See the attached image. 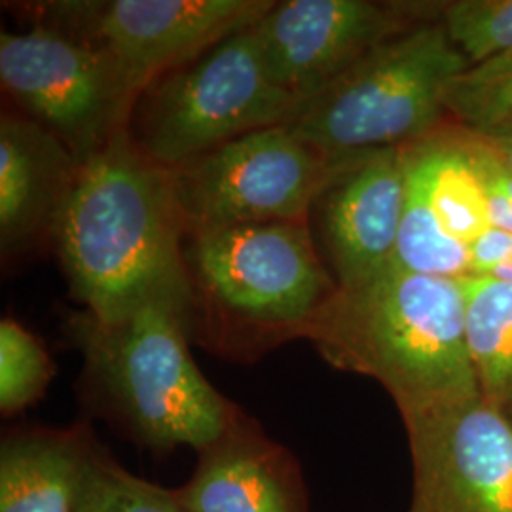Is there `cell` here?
Instances as JSON below:
<instances>
[{"instance_id": "obj_1", "label": "cell", "mask_w": 512, "mask_h": 512, "mask_svg": "<svg viewBox=\"0 0 512 512\" xmlns=\"http://www.w3.org/2000/svg\"><path fill=\"white\" fill-rule=\"evenodd\" d=\"M184 236L171 169L128 128L80 165L52 243L74 298L118 321L156 294L188 289Z\"/></svg>"}, {"instance_id": "obj_2", "label": "cell", "mask_w": 512, "mask_h": 512, "mask_svg": "<svg viewBox=\"0 0 512 512\" xmlns=\"http://www.w3.org/2000/svg\"><path fill=\"white\" fill-rule=\"evenodd\" d=\"M340 370L382 384L399 412L480 393L459 279L391 266L336 289L304 334Z\"/></svg>"}, {"instance_id": "obj_3", "label": "cell", "mask_w": 512, "mask_h": 512, "mask_svg": "<svg viewBox=\"0 0 512 512\" xmlns=\"http://www.w3.org/2000/svg\"><path fill=\"white\" fill-rule=\"evenodd\" d=\"M190 332L230 361L304 340L338 285L308 222H270L184 238Z\"/></svg>"}, {"instance_id": "obj_4", "label": "cell", "mask_w": 512, "mask_h": 512, "mask_svg": "<svg viewBox=\"0 0 512 512\" xmlns=\"http://www.w3.org/2000/svg\"><path fill=\"white\" fill-rule=\"evenodd\" d=\"M88 382L131 437L158 452H202L239 414L190 355V289L156 294L118 321L69 323Z\"/></svg>"}, {"instance_id": "obj_5", "label": "cell", "mask_w": 512, "mask_h": 512, "mask_svg": "<svg viewBox=\"0 0 512 512\" xmlns=\"http://www.w3.org/2000/svg\"><path fill=\"white\" fill-rule=\"evenodd\" d=\"M469 67L439 21H427L365 55L287 126L334 156L406 147L450 122V93Z\"/></svg>"}, {"instance_id": "obj_6", "label": "cell", "mask_w": 512, "mask_h": 512, "mask_svg": "<svg viewBox=\"0 0 512 512\" xmlns=\"http://www.w3.org/2000/svg\"><path fill=\"white\" fill-rule=\"evenodd\" d=\"M302 107L266 73L253 25L158 78L139 97L129 133L154 162L177 167L243 135L287 126Z\"/></svg>"}, {"instance_id": "obj_7", "label": "cell", "mask_w": 512, "mask_h": 512, "mask_svg": "<svg viewBox=\"0 0 512 512\" xmlns=\"http://www.w3.org/2000/svg\"><path fill=\"white\" fill-rule=\"evenodd\" d=\"M342 156L313 147L289 126H275L169 167L184 232L192 236L234 226L308 222Z\"/></svg>"}, {"instance_id": "obj_8", "label": "cell", "mask_w": 512, "mask_h": 512, "mask_svg": "<svg viewBox=\"0 0 512 512\" xmlns=\"http://www.w3.org/2000/svg\"><path fill=\"white\" fill-rule=\"evenodd\" d=\"M0 82L16 110L52 131L80 164L129 128L137 99L93 38L37 23L0 35Z\"/></svg>"}, {"instance_id": "obj_9", "label": "cell", "mask_w": 512, "mask_h": 512, "mask_svg": "<svg viewBox=\"0 0 512 512\" xmlns=\"http://www.w3.org/2000/svg\"><path fill=\"white\" fill-rule=\"evenodd\" d=\"M414 467L408 512H512V420L480 393L401 412Z\"/></svg>"}, {"instance_id": "obj_10", "label": "cell", "mask_w": 512, "mask_h": 512, "mask_svg": "<svg viewBox=\"0 0 512 512\" xmlns=\"http://www.w3.org/2000/svg\"><path fill=\"white\" fill-rule=\"evenodd\" d=\"M437 4L283 0L255 25L266 73L306 105L389 38L437 19Z\"/></svg>"}, {"instance_id": "obj_11", "label": "cell", "mask_w": 512, "mask_h": 512, "mask_svg": "<svg viewBox=\"0 0 512 512\" xmlns=\"http://www.w3.org/2000/svg\"><path fill=\"white\" fill-rule=\"evenodd\" d=\"M404 158L406 200L395 266L452 279L471 275L469 247L492 220L461 128L444 124L406 145Z\"/></svg>"}, {"instance_id": "obj_12", "label": "cell", "mask_w": 512, "mask_h": 512, "mask_svg": "<svg viewBox=\"0 0 512 512\" xmlns=\"http://www.w3.org/2000/svg\"><path fill=\"white\" fill-rule=\"evenodd\" d=\"M406 200L404 147L344 154L308 224L338 289L395 266Z\"/></svg>"}, {"instance_id": "obj_13", "label": "cell", "mask_w": 512, "mask_h": 512, "mask_svg": "<svg viewBox=\"0 0 512 512\" xmlns=\"http://www.w3.org/2000/svg\"><path fill=\"white\" fill-rule=\"evenodd\" d=\"M272 6V0L97 2L90 38L114 59L139 101L158 78L253 27Z\"/></svg>"}, {"instance_id": "obj_14", "label": "cell", "mask_w": 512, "mask_h": 512, "mask_svg": "<svg viewBox=\"0 0 512 512\" xmlns=\"http://www.w3.org/2000/svg\"><path fill=\"white\" fill-rule=\"evenodd\" d=\"M198 454L196 471L175 490L184 511L310 512L298 461L243 410Z\"/></svg>"}, {"instance_id": "obj_15", "label": "cell", "mask_w": 512, "mask_h": 512, "mask_svg": "<svg viewBox=\"0 0 512 512\" xmlns=\"http://www.w3.org/2000/svg\"><path fill=\"white\" fill-rule=\"evenodd\" d=\"M80 162L61 139L18 110L0 118V247L16 255L52 241Z\"/></svg>"}, {"instance_id": "obj_16", "label": "cell", "mask_w": 512, "mask_h": 512, "mask_svg": "<svg viewBox=\"0 0 512 512\" xmlns=\"http://www.w3.org/2000/svg\"><path fill=\"white\" fill-rule=\"evenodd\" d=\"M95 442L84 425L8 435L0 450V512H76Z\"/></svg>"}, {"instance_id": "obj_17", "label": "cell", "mask_w": 512, "mask_h": 512, "mask_svg": "<svg viewBox=\"0 0 512 512\" xmlns=\"http://www.w3.org/2000/svg\"><path fill=\"white\" fill-rule=\"evenodd\" d=\"M465 340L480 395L512 420V281L490 275L459 279Z\"/></svg>"}, {"instance_id": "obj_18", "label": "cell", "mask_w": 512, "mask_h": 512, "mask_svg": "<svg viewBox=\"0 0 512 512\" xmlns=\"http://www.w3.org/2000/svg\"><path fill=\"white\" fill-rule=\"evenodd\" d=\"M76 512H186L175 492L129 473L95 442Z\"/></svg>"}, {"instance_id": "obj_19", "label": "cell", "mask_w": 512, "mask_h": 512, "mask_svg": "<svg viewBox=\"0 0 512 512\" xmlns=\"http://www.w3.org/2000/svg\"><path fill=\"white\" fill-rule=\"evenodd\" d=\"M44 344L12 317L0 323V410L14 416L38 403L54 378Z\"/></svg>"}, {"instance_id": "obj_20", "label": "cell", "mask_w": 512, "mask_h": 512, "mask_svg": "<svg viewBox=\"0 0 512 512\" xmlns=\"http://www.w3.org/2000/svg\"><path fill=\"white\" fill-rule=\"evenodd\" d=\"M448 120L475 133L512 124V52L459 76L448 99Z\"/></svg>"}, {"instance_id": "obj_21", "label": "cell", "mask_w": 512, "mask_h": 512, "mask_svg": "<svg viewBox=\"0 0 512 512\" xmlns=\"http://www.w3.org/2000/svg\"><path fill=\"white\" fill-rule=\"evenodd\" d=\"M437 21L471 67L512 52V0L439 2Z\"/></svg>"}, {"instance_id": "obj_22", "label": "cell", "mask_w": 512, "mask_h": 512, "mask_svg": "<svg viewBox=\"0 0 512 512\" xmlns=\"http://www.w3.org/2000/svg\"><path fill=\"white\" fill-rule=\"evenodd\" d=\"M471 275H494L512 262V234L490 228L469 247Z\"/></svg>"}, {"instance_id": "obj_23", "label": "cell", "mask_w": 512, "mask_h": 512, "mask_svg": "<svg viewBox=\"0 0 512 512\" xmlns=\"http://www.w3.org/2000/svg\"><path fill=\"white\" fill-rule=\"evenodd\" d=\"M488 145L494 148L495 154L503 160L512 171V124L501 126V128L492 129L488 133H480Z\"/></svg>"}]
</instances>
